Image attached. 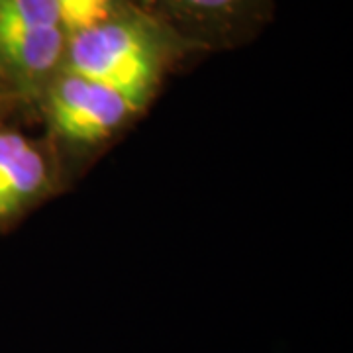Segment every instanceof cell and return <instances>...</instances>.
Wrapping results in <instances>:
<instances>
[{
  "mask_svg": "<svg viewBox=\"0 0 353 353\" xmlns=\"http://www.w3.org/2000/svg\"><path fill=\"white\" fill-rule=\"evenodd\" d=\"M69 73L112 88L139 108L155 83L157 55L138 26L106 20L73 34Z\"/></svg>",
  "mask_w": 353,
  "mask_h": 353,
  "instance_id": "6da1fadb",
  "label": "cell"
},
{
  "mask_svg": "<svg viewBox=\"0 0 353 353\" xmlns=\"http://www.w3.org/2000/svg\"><path fill=\"white\" fill-rule=\"evenodd\" d=\"M138 106L124 94L73 73H67L51 92L53 124L75 141L106 138Z\"/></svg>",
  "mask_w": 353,
  "mask_h": 353,
  "instance_id": "7a4b0ae2",
  "label": "cell"
},
{
  "mask_svg": "<svg viewBox=\"0 0 353 353\" xmlns=\"http://www.w3.org/2000/svg\"><path fill=\"white\" fill-rule=\"evenodd\" d=\"M63 28L0 22V67L18 79H39L59 63Z\"/></svg>",
  "mask_w": 353,
  "mask_h": 353,
  "instance_id": "3957f363",
  "label": "cell"
},
{
  "mask_svg": "<svg viewBox=\"0 0 353 353\" xmlns=\"http://www.w3.org/2000/svg\"><path fill=\"white\" fill-rule=\"evenodd\" d=\"M41 153L20 134H0V220L12 216L43 185Z\"/></svg>",
  "mask_w": 353,
  "mask_h": 353,
  "instance_id": "277c9868",
  "label": "cell"
},
{
  "mask_svg": "<svg viewBox=\"0 0 353 353\" xmlns=\"http://www.w3.org/2000/svg\"><path fill=\"white\" fill-rule=\"evenodd\" d=\"M171 12L201 24H224L241 14L252 0H159Z\"/></svg>",
  "mask_w": 353,
  "mask_h": 353,
  "instance_id": "5b68a950",
  "label": "cell"
},
{
  "mask_svg": "<svg viewBox=\"0 0 353 353\" xmlns=\"http://www.w3.org/2000/svg\"><path fill=\"white\" fill-rule=\"evenodd\" d=\"M79 2H81V10H83L85 30L108 20L112 0H79Z\"/></svg>",
  "mask_w": 353,
  "mask_h": 353,
  "instance_id": "8992f818",
  "label": "cell"
}]
</instances>
